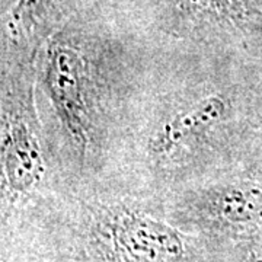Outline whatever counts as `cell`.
I'll list each match as a JSON object with an SVG mask.
<instances>
[{"instance_id":"cell-1","label":"cell","mask_w":262,"mask_h":262,"mask_svg":"<svg viewBox=\"0 0 262 262\" xmlns=\"http://www.w3.org/2000/svg\"><path fill=\"white\" fill-rule=\"evenodd\" d=\"M82 241L88 262H206L192 237L127 207H98Z\"/></svg>"},{"instance_id":"cell-2","label":"cell","mask_w":262,"mask_h":262,"mask_svg":"<svg viewBox=\"0 0 262 262\" xmlns=\"http://www.w3.org/2000/svg\"><path fill=\"white\" fill-rule=\"evenodd\" d=\"M44 83L69 139L84 155L94 140V84L88 57L75 37L60 32L48 42Z\"/></svg>"},{"instance_id":"cell-3","label":"cell","mask_w":262,"mask_h":262,"mask_svg":"<svg viewBox=\"0 0 262 262\" xmlns=\"http://www.w3.org/2000/svg\"><path fill=\"white\" fill-rule=\"evenodd\" d=\"M165 25L178 35L229 34L259 16L253 0H158Z\"/></svg>"},{"instance_id":"cell-4","label":"cell","mask_w":262,"mask_h":262,"mask_svg":"<svg viewBox=\"0 0 262 262\" xmlns=\"http://www.w3.org/2000/svg\"><path fill=\"white\" fill-rule=\"evenodd\" d=\"M191 219L223 233H252L262 229V189L220 185L200 192L188 207Z\"/></svg>"},{"instance_id":"cell-5","label":"cell","mask_w":262,"mask_h":262,"mask_svg":"<svg viewBox=\"0 0 262 262\" xmlns=\"http://www.w3.org/2000/svg\"><path fill=\"white\" fill-rule=\"evenodd\" d=\"M227 114V101L222 95H208L173 114L160 125L150 140V155L156 160H169L207 131Z\"/></svg>"},{"instance_id":"cell-6","label":"cell","mask_w":262,"mask_h":262,"mask_svg":"<svg viewBox=\"0 0 262 262\" xmlns=\"http://www.w3.org/2000/svg\"><path fill=\"white\" fill-rule=\"evenodd\" d=\"M2 168L6 191L12 196L29 192L44 173L39 143L29 122L18 115L3 120Z\"/></svg>"},{"instance_id":"cell-7","label":"cell","mask_w":262,"mask_h":262,"mask_svg":"<svg viewBox=\"0 0 262 262\" xmlns=\"http://www.w3.org/2000/svg\"><path fill=\"white\" fill-rule=\"evenodd\" d=\"M64 0H18L10 10L6 29L10 37L32 35L38 28L53 20Z\"/></svg>"},{"instance_id":"cell-8","label":"cell","mask_w":262,"mask_h":262,"mask_svg":"<svg viewBox=\"0 0 262 262\" xmlns=\"http://www.w3.org/2000/svg\"><path fill=\"white\" fill-rule=\"evenodd\" d=\"M236 262H262V246H255L249 249Z\"/></svg>"}]
</instances>
